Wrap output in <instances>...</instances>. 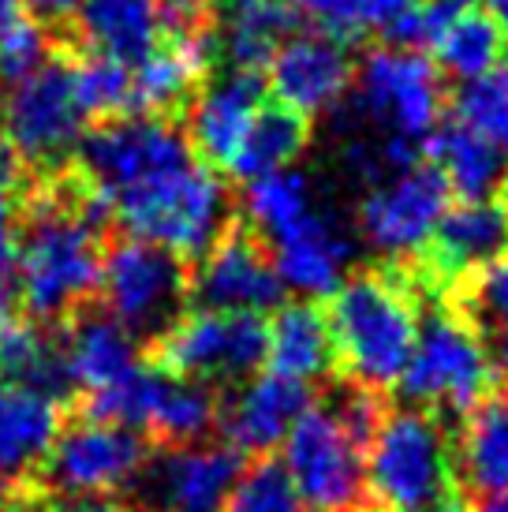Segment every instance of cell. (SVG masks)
Wrapping results in <instances>:
<instances>
[{"label":"cell","mask_w":508,"mask_h":512,"mask_svg":"<svg viewBox=\"0 0 508 512\" xmlns=\"http://www.w3.org/2000/svg\"><path fill=\"white\" fill-rule=\"evenodd\" d=\"M109 217L83 180L68 187L53 184L42 191L19 225L15 255V292L23 314L38 322H60L98 292L101 277V236L98 225Z\"/></svg>","instance_id":"6da1fadb"},{"label":"cell","mask_w":508,"mask_h":512,"mask_svg":"<svg viewBox=\"0 0 508 512\" xmlns=\"http://www.w3.org/2000/svg\"><path fill=\"white\" fill-rule=\"evenodd\" d=\"M329 337L333 359L363 389H389L408 367L419 337V303L396 270H363L344 277L329 296Z\"/></svg>","instance_id":"7a4b0ae2"},{"label":"cell","mask_w":508,"mask_h":512,"mask_svg":"<svg viewBox=\"0 0 508 512\" xmlns=\"http://www.w3.org/2000/svg\"><path fill=\"white\" fill-rule=\"evenodd\" d=\"M109 217L135 240L157 243L176 258H202L228 228V187L206 161L187 157L116 191Z\"/></svg>","instance_id":"3957f363"},{"label":"cell","mask_w":508,"mask_h":512,"mask_svg":"<svg viewBox=\"0 0 508 512\" xmlns=\"http://www.w3.org/2000/svg\"><path fill=\"white\" fill-rule=\"evenodd\" d=\"M367 498L378 512H404L449 501L456 468L441 419L426 408H396L381 415L363 453Z\"/></svg>","instance_id":"277c9868"},{"label":"cell","mask_w":508,"mask_h":512,"mask_svg":"<svg viewBox=\"0 0 508 512\" xmlns=\"http://www.w3.org/2000/svg\"><path fill=\"white\" fill-rule=\"evenodd\" d=\"M497 356L482 329L460 311H434L419 322L400 393L426 412H471L494 393Z\"/></svg>","instance_id":"5b68a950"},{"label":"cell","mask_w":508,"mask_h":512,"mask_svg":"<svg viewBox=\"0 0 508 512\" xmlns=\"http://www.w3.org/2000/svg\"><path fill=\"white\" fill-rule=\"evenodd\" d=\"M355 105L378 139L419 154L445 116L441 72L408 45L370 49L355 72Z\"/></svg>","instance_id":"8992f818"},{"label":"cell","mask_w":508,"mask_h":512,"mask_svg":"<svg viewBox=\"0 0 508 512\" xmlns=\"http://www.w3.org/2000/svg\"><path fill=\"white\" fill-rule=\"evenodd\" d=\"M266 333L262 314L198 307L157 333V367L202 385L240 382L266 363Z\"/></svg>","instance_id":"52a82bcc"},{"label":"cell","mask_w":508,"mask_h":512,"mask_svg":"<svg viewBox=\"0 0 508 512\" xmlns=\"http://www.w3.org/2000/svg\"><path fill=\"white\" fill-rule=\"evenodd\" d=\"M363 445L344 430L333 404H311L284 438V468L307 512H359L367 498Z\"/></svg>","instance_id":"ba28073f"},{"label":"cell","mask_w":508,"mask_h":512,"mask_svg":"<svg viewBox=\"0 0 508 512\" xmlns=\"http://www.w3.org/2000/svg\"><path fill=\"white\" fill-rule=\"evenodd\" d=\"M187 285L191 273L184 258L150 240L127 236L101 258L98 292L105 299V314H113L135 337L142 333L157 337L169 322H176L187 299Z\"/></svg>","instance_id":"9c48e42d"},{"label":"cell","mask_w":508,"mask_h":512,"mask_svg":"<svg viewBox=\"0 0 508 512\" xmlns=\"http://www.w3.org/2000/svg\"><path fill=\"white\" fill-rule=\"evenodd\" d=\"M146 464L150 445L139 430L83 415L71 427H60L38 471L45 475V486L64 498H105L139 483Z\"/></svg>","instance_id":"30bf717a"},{"label":"cell","mask_w":508,"mask_h":512,"mask_svg":"<svg viewBox=\"0 0 508 512\" xmlns=\"http://www.w3.org/2000/svg\"><path fill=\"white\" fill-rule=\"evenodd\" d=\"M4 135L15 143L27 165H60L75 154L86 135V109L75 94L71 64L45 60L42 68L15 79L4 94Z\"/></svg>","instance_id":"8fae6325"},{"label":"cell","mask_w":508,"mask_h":512,"mask_svg":"<svg viewBox=\"0 0 508 512\" xmlns=\"http://www.w3.org/2000/svg\"><path fill=\"white\" fill-rule=\"evenodd\" d=\"M449 210V187L434 165H408L381 176L359 202V236L385 258H415L426 251L441 214Z\"/></svg>","instance_id":"7c38bea8"},{"label":"cell","mask_w":508,"mask_h":512,"mask_svg":"<svg viewBox=\"0 0 508 512\" xmlns=\"http://www.w3.org/2000/svg\"><path fill=\"white\" fill-rule=\"evenodd\" d=\"M187 296L198 299V307H213V311L266 314L281 307L284 285L273 270L266 243L254 240V232L247 228L228 225L210 251L198 258Z\"/></svg>","instance_id":"4fadbf2b"},{"label":"cell","mask_w":508,"mask_h":512,"mask_svg":"<svg viewBox=\"0 0 508 512\" xmlns=\"http://www.w3.org/2000/svg\"><path fill=\"white\" fill-rule=\"evenodd\" d=\"M266 68L273 98L303 113L307 120L337 109L340 101L348 98L355 79V64L344 42L325 38L318 30L288 34Z\"/></svg>","instance_id":"5bb4252c"},{"label":"cell","mask_w":508,"mask_h":512,"mask_svg":"<svg viewBox=\"0 0 508 512\" xmlns=\"http://www.w3.org/2000/svg\"><path fill=\"white\" fill-rule=\"evenodd\" d=\"M243 471V453L232 445H172L142 471L154 505L165 512H225L228 494ZM139 479V483H142Z\"/></svg>","instance_id":"9a60e30c"},{"label":"cell","mask_w":508,"mask_h":512,"mask_svg":"<svg viewBox=\"0 0 508 512\" xmlns=\"http://www.w3.org/2000/svg\"><path fill=\"white\" fill-rule=\"evenodd\" d=\"M311 408V385L281 378L273 370L243 378V385L217 408V427L236 453L269 456L281 449L296 419Z\"/></svg>","instance_id":"2e32d148"},{"label":"cell","mask_w":508,"mask_h":512,"mask_svg":"<svg viewBox=\"0 0 508 512\" xmlns=\"http://www.w3.org/2000/svg\"><path fill=\"white\" fill-rule=\"evenodd\" d=\"M423 42L434 68L460 83H475L508 57V30L479 0H423Z\"/></svg>","instance_id":"e0dca14e"},{"label":"cell","mask_w":508,"mask_h":512,"mask_svg":"<svg viewBox=\"0 0 508 512\" xmlns=\"http://www.w3.org/2000/svg\"><path fill=\"white\" fill-rule=\"evenodd\" d=\"M269 258H273V270L281 277L284 292L292 288L299 296L329 299L348 273L352 240L337 217L314 210L299 225L269 240Z\"/></svg>","instance_id":"ac0fdd59"},{"label":"cell","mask_w":508,"mask_h":512,"mask_svg":"<svg viewBox=\"0 0 508 512\" xmlns=\"http://www.w3.org/2000/svg\"><path fill=\"white\" fill-rule=\"evenodd\" d=\"M266 105V83L258 72H225L213 79L191 105V150L210 169H228L251 128L258 109Z\"/></svg>","instance_id":"d6986e66"},{"label":"cell","mask_w":508,"mask_h":512,"mask_svg":"<svg viewBox=\"0 0 508 512\" xmlns=\"http://www.w3.org/2000/svg\"><path fill=\"white\" fill-rule=\"evenodd\" d=\"M508 255V206L497 199H460L441 214L426 258L438 277H467Z\"/></svg>","instance_id":"ffe728a7"},{"label":"cell","mask_w":508,"mask_h":512,"mask_svg":"<svg viewBox=\"0 0 508 512\" xmlns=\"http://www.w3.org/2000/svg\"><path fill=\"white\" fill-rule=\"evenodd\" d=\"M60 427V400L0 378V490L23 486L42 468Z\"/></svg>","instance_id":"44dd1931"},{"label":"cell","mask_w":508,"mask_h":512,"mask_svg":"<svg viewBox=\"0 0 508 512\" xmlns=\"http://www.w3.org/2000/svg\"><path fill=\"white\" fill-rule=\"evenodd\" d=\"M296 15L337 42L411 45L423 38V0H296Z\"/></svg>","instance_id":"7402d4cb"},{"label":"cell","mask_w":508,"mask_h":512,"mask_svg":"<svg viewBox=\"0 0 508 512\" xmlns=\"http://www.w3.org/2000/svg\"><path fill=\"white\" fill-rule=\"evenodd\" d=\"M60 344L71 385L83 393L105 389L139 367V337L120 326L113 314L75 311Z\"/></svg>","instance_id":"603a6c76"},{"label":"cell","mask_w":508,"mask_h":512,"mask_svg":"<svg viewBox=\"0 0 508 512\" xmlns=\"http://www.w3.org/2000/svg\"><path fill=\"white\" fill-rule=\"evenodd\" d=\"M210 38H165L142 60L131 64V113L161 116L172 105H184L213 60Z\"/></svg>","instance_id":"cb8c5ba5"},{"label":"cell","mask_w":508,"mask_h":512,"mask_svg":"<svg viewBox=\"0 0 508 512\" xmlns=\"http://www.w3.org/2000/svg\"><path fill=\"white\" fill-rule=\"evenodd\" d=\"M456 479L471 494H508V389L486 393L467 412L452 445Z\"/></svg>","instance_id":"d4e9b609"},{"label":"cell","mask_w":508,"mask_h":512,"mask_svg":"<svg viewBox=\"0 0 508 512\" xmlns=\"http://www.w3.org/2000/svg\"><path fill=\"white\" fill-rule=\"evenodd\" d=\"M0 378L23 389H38L53 400L71 389L60 337H53L38 318L4 307V299H0Z\"/></svg>","instance_id":"484cf974"},{"label":"cell","mask_w":508,"mask_h":512,"mask_svg":"<svg viewBox=\"0 0 508 512\" xmlns=\"http://www.w3.org/2000/svg\"><path fill=\"white\" fill-rule=\"evenodd\" d=\"M292 30L296 8L284 0H225L213 45H221L236 72H262Z\"/></svg>","instance_id":"4316f807"},{"label":"cell","mask_w":508,"mask_h":512,"mask_svg":"<svg viewBox=\"0 0 508 512\" xmlns=\"http://www.w3.org/2000/svg\"><path fill=\"white\" fill-rule=\"evenodd\" d=\"M266 367L281 378L311 385L337 367L325 311L314 303H288L266 322Z\"/></svg>","instance_id":"83f0119b"},{"label":"cell","mask_w":508,"mask_h":512,"mask_svg":"<svg viewBox=\"0 0 508 512\" xmlns=\"http://www.w3.org/2000/svg\"><path fill=\"white\" fill-rule=\"evenodd\" d=\"M75 23L90 53L120 64H135L161 42L157 0H83Z\"/></svg>","instance_id":"f1b7e54d"},{"label":"cell","mask_w":508,"mask_h":512,"mask_svg":"<svg viewBox=\"0 0 508 512\" xmlns=\"http://www.w3.org/2000/svg\"><path fill=\"white\" fill-rule=\"evenodd\" d=\"M423 150L430 154L434 172L445 180V187L460 199H494L505 184V154L460 120L434 131Z\"/></svg>","instance_id":"f546056e"},{"label":"cell","mask_w":508,"mask_h":512,"mask_svg":"<svg viewBox=\"0 0 508 512\" xmlns=\"http://www.w3.org/2000/svg\"><path fill=\"white\" fill-rule=\"evenodd\" d=\"M307 143H311V120L281 105V101H273V105L266 101L251 120L228 172L240 176V180H254V176H266V172L288 169L307 150Z\"/></svg>","instance_id":"4dcf8cb0"},{"label":"cell","mask_w":508,"mask_h":512,"mask_svg":"<svg viewBox=\"0 0 508 512\" xmlns=\"http://www.w3.org/2000/svg\"><path fill=\"white\" fill-rule=\"evenodd\" d=\"M243 210H247L251 225L258 228L269 243L273 236L288 232L292 225H299L303 217L318 210L311 176L292 169V165L277 172H266V176H254V180H247Z\"/></svg>","instance_id":"1f68e13d"},{"label":"cell","mask_w":508,"mask_h":512,"mask_svg":"<svg viewBox=\"0 0 508 512\" xmlns=\"http://www.w3.org/2000/svg\"><path fill=\"white\" fill-rule=\"evenodd\" d=\"M217 408H221V400L213 397L210 385L169 374V382L161 389V400H157L150 434L157 441H165V445L198 441L217 423Z\"/></svg>","instance_id":"d6a6232c"},{"label":"cell","mask_w":508,"mask_h":512,"mask_svg":"<svg viewBox=\"0 0 508 512\" xmlns=\"http://www.w3.org/2000/svg\"><path fill=\"white\" fill-rule=\"evenodd\" d=\"M49 60V34L42 15H34L23 0H0V79H23Z\"/></svg>","instance_id":"836d02e7"},{"label":"cell","mask_w":508,"mask_h":512,"mask_svg":"<svg viewBox=\"0 0 508 512\" xmlns=\"http://www.w3.org/2000/svg\"><path fill=\"white\" fill-rule=\"evenodd\" d=\"M71 79L90 120H113L131 113V64L86 53L83 60L71 64Z\"/></svg>","instance_id":"e575fe53"},{"label":"cell","mask_w":508,"mask_h":512,"mask_svg":"<svg viewBox=\"0 0 508 512\" xmlns=\"http://www.w3.org/2000/svg\"><path fill=\"white\" fill-rule=\"evenodd\" d=\"M456 120L479 131L508 161V57L475 83H464L456 98Z\"/></svg>","instance_id":"d590c367"},{"label":"cell","mask_w":508,"mask_h":512,"mask_svg":"<svg viewBox=\"0 0 508 512\" xmlns=\"http://www.w3.org/2000/svg\"><path fill=\"white\" fill-rule=\"evenodd\" d=\"M225 512H307V505L299 498L284 460H273V453H269L258 456L254 468L240 471Z\"/></svg>","instance_id":"8d00e7d4"},{"label":"cell","mask_w":508,"mask_h":512,"mask_svg":"<svg viewBox=\"0 0 508 512\" xmlns=\"http://www.w3.org/2000/svg\"><path fill=\"white\" fill-rule=\"evenodd\" d=\"M471 307H475L482 326L490 329L501 344V363H508V255L475 273Z\"/></svg>","instance_id":"74e56055"},{"label":"cell","mask_w":508,"mask_h":512,"mask_svg":"<svg viewBox=\"0 0 508 512\" xmlns=\"http://www.w3.org/2000/svg\"><path fill=\"white\" fill-rule=\"evenodd\" d=\"M333 412H337V419L344 423V430L367 449L370 438H374V430H378V423H381V415H385V408H381V397L374 389L352 385L348 393H340V400L333 404Z\"/></svg>","instance_id":"f35d334b"},{"label":"cell","mask_w":508,"mask_h":512,"mask_svg":"<svg viewBox=\"0 0 508 512\" xmlns=\"http://www.w3.org/2000/svg\"><path fill=\"white\" fill-rule=\"evenodd\" d=\"M19 210L8 191H0V299L15 281V255H19Z\"/></svg>","instance_id":"ab89813d"},{"label":"cell","mask_w":508,"mask_h":512,"mask_svg":"<svg viewBox=\"0 0 508 512\" xmlns=\"http://www.w3.org/2000/svg\"><path fill=\"white\" fill-rule=\"evenodd\" d=\"M23 172H27V161L15 150V143L0 131V191L15 195L19 184H23Z\"/></svg>","instance_id":"60d3db41"},{"label":"cell","mask_w":508,"mask_h":512,"mask_svg":"<svg viewBox=\"0 0 508 512\" xmlns=\"http://www.w3.org/2000/svg\"><path fill=\"white\" fill-rule=\"evenodd\" d=\"M23 4L42 19H68V15L79 12L83 0H23Z\"/></svg>","instance_id":"b9f144b4"},{"label":"cell","mask_w":508,"mask_h":512,"mask_svg":"<svg viewBox=\"0 0 508 512\" xmlns=\"http://www.w3.org/2000/svg\"><path fill=\"white\" fill-rule=\"evenodd\" d=\"M57 512H124L109 498H75L71 505H57Z\"/></svg>","instance_id":"7bdbcfd3"},{"label":"cell","mask_w":508,"mask_h":512,"mask_svg":"<svg viewBox=\"0 0 508 512\" xmlns=\"http://www.w3.org/2000/svg\"><path fill=\"white\" fill-rule=\"evenodd\" d=\"M471 512H508V494H486V498L475 501Z\"/></svg>","instance_id":"ee69618b"},{"label":"cell","mask_w":508,"mask_h":512,"mask_svg":"<svg viewBox=\"0 0 508 512\" xmlns=\"http://www.w3.org/2000/svg\"><path fill=\"white\" fill-rule=\"evenodd\" d=\"M482 8H486V12L494 15L497 23H501V27L508 30V0H479Z\"/></svg>","instance_id":"f6af8a7d"},{"label":"cell","mask_w":508,"mask_h":512,"mask_svg":"<svg viewBox=\"0 0 508 512\" xmlns=\"http://www.w3.org/2000/svg\"><path fill=\"white\" fill-rule=\"evenodd\" d=\"M404 512H460L456 509V501H438V505H423V509H404Z\"/></svg>","instance_id":"bcb514c9"},{"label":"cell","mask_w":508,"mask_h":512,"mask_svg":"<svg viewBox=\"0 0 508 512\" xmlns=\"http://www.w3.org/2000/svg\"><path fill=\"white\" fill-rule=\"evenodd\" d=\"M8 494H12V490H0V501H4V498H8Z\"/></svg>","instance_id":"7dc6e473"},{"label":"cell","mask_w":508,"mask_h":512,"mask_svg":"<svg viewBox=\"0 0 508 512\" xmlns=\"http://www.w3.org/2000/svg\"><path fill=\"white\" fill-rule=\"evenodd\" d=\"M142 512H165V509H157V505H154V509H142Z\"/></svg>","instance_id":"c3c4849f"}]
</instances>
